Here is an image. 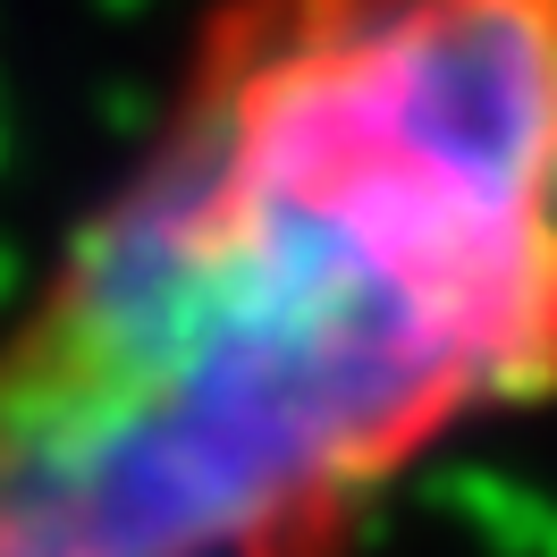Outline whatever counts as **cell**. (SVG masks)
I'll return each mask as SVG.
<instances>
[{"instance_id":"cell-1","label":"cell","mask_w":557,"mask_h":557,"mask_svg":"<svg viewBox=\"0 0 557 557\" xmlns=\"http://www.w3.org/2000/svg\"><path fill=\"white\" fill-rule=\"evenodd\" d=\"M557 397V0H211L0 313V557H347Z\"/></svg>"}]
</instances>
